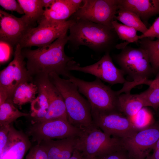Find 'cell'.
Wrapping results in <instances>:
<instances>
[{"mask_svg":"<svg viewBox=\"0 0 159 159\" xmlns=\"http://www.w3.org/2000/svg\"><path fill=\"white\" fill-rule=\"evenodd\" d=\"M68 42L66 33L51 44L32 50L24 48L21 52L26 59V67L32 78L48 76L55 72L68 79L70 74L69 68L76 64L72 57L67 56L64 47Z\"/></svg>","mask_w":159,"mask_h":159,"instance_id":"cell-1","label":"cell"},{"mask_svg":"<svg viewBox=\"0 0 159 159\" xmlns=\"http://www.w3.org/2000/svg\"><path fill=\"white\" fill-rule=\"evenodd\" d=\"M74 20L68 35V42L72 47L77 49L85 46L95 51L106 53L115 48L118 37L113 29L87 20Z\"/></svg>","mask_w":159,"mask_h":159,"instance_id":"cell-2","label":"cell"},{"mask_svg":"<svg viewBox=\"0 0 159 159\" xmlns=\"http://www.w3.org/2000/svg\"><path fill=\"white\" fill-rule=\"evenodd\" d=\"M49 77L63 98L69 122L82 130L95 125L90 104L81 95L76 85L55 72L50 73Z\"/></svg>","mask_w":159,"mask_h":159,"instance_id":"cell-3","label":"cell"},{"mask_svg":"<svg viewBox=\"0 0 159 159\" xmlns=\"http://www.w3.org/2000/svg\"><path fill=\"white\" fill-rule=\"evenodd\" d=\"M113 58L124 74L132 80L129 82L125 87L129 92L135 87L141 84L149 86L152 80L148 79L154 72L150 64L147 51L141 47L134 48L126 46L122 49Z\"/></svg>","mask_w":159,"mask_h":159,"instance_id":"cell-4","label":"cell"},{"mask_svg":"<svg viewBox=\"0 0 159 159\" xmlns=\"http://www.w3.org/2000/svg\"><path fill=\"white\" fill-rule=\"evenodd\" d=\"M122 146L121 139L107 135L95 125L78 136L75 149L87 158L96 159Z\"/></svg>","mask_w":159,"mask_h":159,"instance_id":"cell-5","label":"cell"},{"mask_svg":"<svg viewBox=\"0 0 159 159\" xmlns=\"http://www.w3.org/2000/svg\"><path fill=\"white\" fill-rule=\"evenodd\" d=\"M77 86L80 93L87 99L91 110L100 111L117 110V103L119 95L117 91L113 90L96 78L89 82L77 78L71 74L68 79Z\"/></svg>","mask_w":159,"mask_h":159,"instance_id":"cell-6","label":"cell"},{"mask_svg":"<svg viewBox=\"0 0 159 159\" xmlns=\"http://www.w3.org/2000/svg\"><path fill=\"white\" fill-rule=\"evenodd\" d=\"M74 21V20L70 19L64 22L52 23L40 19L37 26L30 28L27 31L19 44L22 49L47 46L67 33Z\"/></svg>","mask_w":159,"mask_h":159,"instance_id":"cell-7","label":"cell"},{"mask_svg":"<svg viewBox=\"0 0 159 159\" xmlns=\"http://www.w3.org/2000/svg\"><path fill=\"white\" fill-rule=\"evenodd\" d=\"M95 125L107 135L120 139L130 138L137 132L130 119L118 110L100 111L91 110Z\"/></svg>","mask_w":159,"mask_h":159,"instance_id":"cell-8","label":"cell"},{"mask_svg":"<svg viewBox=\"0 0 159 159\" xmlns=\"http://www.w3.org/2000/svg\"><path fill=\"white\" fill-rule=\"evenodd\" d=\"M119 9V0H83L71 19H82L113 29L112 21Z\"/></svg>","mask_w":159,"mask_h":159,"instance_id":"cell-9","label":"cell"},{"mask_svg":"<svg viewBox=\"0 0 159 159\" xmlns=\"http://www.w3.org/2000/svg\"><path fill=\"white\" fill-rule=\"evenodd\" d=\"M83 130L71 124L68 121L57 119L39 122H32L28 128V135L32 142L39 145L48 139H61L79 136Z\"/></svg>","mask_w":159,"mask_h":159,"instance_id":"cell-10","label":"cell"},{"mask_svg":"<svg viewBox=\"0 0 159 159\" xmlns=\"http://www.w3.org/2000/svg\"><path fill=\"white\" fill-rule=\"evenodd\" d=\"M22 49L18 43L16 46L13 59L0 73V90L7 94L12 100L16 87L22 83L33 82L26 67V62L22 54Z\"/></svg>","mask_w":159,"mask_h":159,"instance_id":"cell-11","label":"cell"},{"mask_svg":"<svg viewBox=\"0 0 159 159\" xmlns=\"http://www.w3.org/2000/svg\"><path fill=\"white\" fill-rule=\"evenodd\" d=\"M159 139V124L153 122L132 136L121 139L122 146L133 159H145Z\"/></svg>","mask_w":159,"mask_h":159,"instance_id":"cell-12","label":"cell"},{"mask_svg":"<svg viewBox=\"0 0 159 159\" xmlns=\"http://www.w3.org/2000/svg\"><path fill=\"white\" fill-rule=\"evenodd\" d=\"M69 70L92 74L111 85L124 84L128 82L125 79L122 71L114 64L109 52H106L98 61L94 64L81 67L77 63L71 66Z\"/></svg>","mask_w":159,"mask_h":159,"instance_id":"cell-13","label":"cell"},{"mask_svg":"<svg viewBox=\"0 0 159 159\" xmlns=\"http://www.w3.org/2000/svg\"><path fill=\"white\" fill-rule=\"evenodd\" d=\"M0 41L16 46L31 26L23 16L16 17L0 10Z\"/></svg>","mask_w":159,"mask_h":159,"instance_id":"cell-14","label":"cell"},{"mask_svg":"<svg viewBox=\"0 0 159 159\" xmlns=\"http://www.w3.org/2000/svg\"><path fill=\"white\" fill-rule=\"evenodd\" d=\"M10 124L6 145L0 154V159H23L31 143L28 136Z\"/></svg>","mask_w":159,"mask_h":159,"instance_id":"cell-15","label":"cell"},{"mask_svg":"<svg viewBox=\"0 0 159 159\" xmlns=\"http://www.w3.org/2000/svg\"><path fill=\"white\" fill-rule=\"evenodd\" d=\"M45 82L50 101L48 110L44 118L32 122H43L57 119L68 121L65 105L61 94L50 81L48 77L45 78Z\"/></svg>","mask_w":159,"mask_h":159,"instance_id":"cell-16","label":"cell"},{"mask_svg":"<svg viewBox=\"0 0 159 159\" xmlns=\"http://www.w3.org/2000/svg\"><path fill=\"white\" fill-rule=\"evenodd\" d=\"M78 137L44 140L39 145L46 150L48 159H68L75 150Z\"/></svg>","mask_w":159,"mask_h":159,"instance_id":"cell-17","label":"cell"},{"mask_svg":"<svg viewBox=\"0 0 159 159\" xmlns=\"http://www.w3.org/2000/svg\"><path fill=\"white\" fill-rule=\"evenodd\" d=\"M119 9L130 11L139 16L144 23L159 14L158 0H119Z\"/></svg>","mask_w":159,"mask_h":159,"instance_id":"cell-18","label":"cell"},{"mask_svg":"<svg viewBox=\"0 0 159 159\" xmlns=\"http://www.w3.org/2000/svg\"><path fill=\"white\" fill-rule=\"evenodd\" d=\"M33 82L38 87V96L31 102L30 115L35 121L44 118L48 110L50 101L44 77L36 78Z\"/></svg>","mask_w":159,"mask_h":159,"instance_id":"cell-19","label":"cell"},{"mask_svg":"<svg viewBox=\"0 0 159 159\" xmlns=\"http://www.w3.org/2000/svg\"><path fill=\"white\" fill-rule=\"evenodd\" d=\"M77 11L70 4L68 0H55L49 8L44 9L41 19L52 23L64 22Z\"/></svg>","mask_w":159,"mask_h":159,"instance_id":"cell-20","label":"cell"},{"mask_svg":"<svg viewBox=\"0 0 159 159\" xmlns=\"http://www.w3.org/2000/svg\"><path fill=\"white\" fill-rule=\"evenodd\" d=\"M147 107L140 94H121L117 97V110L130 119L143 107Z\"/></svg>","mask_w":159,"mask_h":159,"instance_id":"cell-21","label":"cell"},{"mask_svg":"<svg viewBox=\"0 0 159 159\" xmlns=\"http://www.w3.org/2000/svg\"><path fill=\"white\" fill-rule=\"evenodd\" d=\"M23 10V16L32 27L42 18L44 12L41 0H18Z\"/></svg>","mask_w":159,"mask_h":159,"instance_id":"cell-22","label":"cell"},{"mask_svg":"<svg viewBox=\"0 0 159 159\" xmlns=\"http://www.w3.org/2000/svg\"><path fill=\"white\" fill-rule=\"evenodd\" d=\"M38 93V87L33 82H25L20 84L15 90L12 98L13 103L21 107L31 102Z\"/></svg>","mask_w":159,"mask_h":159,"instance_id":"cell-23","label":"cell"},{"mask_svg":"<svg viewBox=\"0 0 159 159\" xmlns=\"http://www.w3.org/2000/svg\"><path fill=\"white\" fill-rule=\"evenodd\" d=\"M14 104L12 100L8 99L0 105V127L10 125L21 117L30 115L20 111Z\"/></svg>","mask_w":159,"mask_h":159,"instance_id":"cell-24","label":"cell"},{"mask_svg":"<svg viewBox=\"0 0 159 159\" xmlns=\"http://www.w3.org/2000/svg\"><path fill=\"white\" fill-rule=\"evenodd\" d=\"M113 29L117 34L118 38L125 42L117 44L115 48L117 49H122L130 43L137 42L139 40L137 34V31L135 29L118 22L115 20L112 22Z\"/></svg>","mask_w":159,"mask_h":159,"instance_id":"cell-25","label":"cell"},{"mask_svg":"<svg viewBox=\"0 0 159 159\" xmlns=\"http://www.w3.org/2000/svg\"><path fill=\"white\" fill-rule=\"evenodd\" d=\"M117 15L115 16V20L119 21L127 26L133 28L143 34L148 30L145 25L140 17L130 11L119 9Z\"/></svg>","mask_w":159,"mask_h":159,"instance_id":"cell-26","label":"cell"},{"mask_svg":"<svg viewBox=\"0 0 159 159\" xmlns=\"http://www.w3.org/2000/svg\"><path fill=\"white\" fill-rule=\"evenodd\" d=\"M140 47L146 50L148 55L151 66L154 72L159 71V40L144 38L137 42Z\"/></svg>","mask_w":159,"mask_h":159,"instance_id":"cell-27","label":"cell"},{"mask_svg":"<svg viewBox=\"0 0 159 159\" xmlns=\"http://www.w3.org/2000/svg\"><path fill=\"white\" fill-rule=\"evenodd\" d=\"M146 106L152 107L155 110L159 108V73L148 88L140 94Z\"/></svg>","mask_w":159,"mask_h":159,"instance_id":"cell-28","label":"cell"},{"mask_svg":"<svg viewBox=\"0 0 159 159\" xmlns=\"http://www.w3.org/2000/svg\"><path fill=\"white\" fill-rule=\"evenodd\" d=\"M130 119L135 127L138 131L146 128L153 122L152 115L146 107H143Z\"/></svg>","mask_w":159,"mask_h":159,"instance_id":"cell-29","label":"cell"},{"mask_svg":"<svg viewBox=\"0 0 159 159\" xmlns=\"http://www.w3.org/2000/svg\"><path fill=\"white\" fill-rule=\"evenodd\" d=\"M26 159H48L47 152L43 146L37 144L32 147Z\"/></svg>","mask_w":159,"mask_h":159,"instance_id":"cell-30","label":"cell"},{"mask_svg":"<svg viewBox=\"0 0 159 159\" xmlns=\"http://www.w3.org/2000/svg\"><path fill=\"white\" fill-rule=\"evenodd\" d=\"M131 156L123 147L96 159H130Z\"/></svg>","mask_w":159,"mask_h":159,"instance_id":"cell-31","label":"cell"},{"mask_svg":"<svg viewBox=\"0 0 159 159\" xmlns=\"http://www.w3.org/2000/svg\"><path fill=\"white\" fill-rule=\"evenodd\" d=\"M13 47L9 43L0 41V64L7 62L10 58Z\"/></svg>","mask_w":159,"mask_h":159,"instance_id":"cell-32","label":"cell"},{"mask_svg":"<svg viewBox=\"0 0 159 159\" xmlns=\"http://www.w3.org/2000/svg\"><path fill=\"white\" fill-rule=\"evenodd\" d=\"M0 5L5 10L14 11L20 14H24L18 1L14 0H0Z\"/></svg>","mask_w":159,"mask_h":159,"instance_id":"cell-33","label":"cell"},{"mask_svg":"<svg viewBox=\"0 0 159 159\" xmlns=\"http://www.w3.org/2000/svg\"><path fill=\"white\" fill-rule=\"evenodd\" d=\"M139 39L144 38L155 37L159 40V17L155 20L147 31L139 36Z\"/></svg>","mask_w":159,"mask_h":159,"instance_id":"cell-34","label":"cell"},{"mask_svg":"<svg viewBox=\"0 0 159 159\" xmlns=\"http://www.w3.org/2000/svg\"><path fill=\"white\" fill-rule=\"evenodd\" d=\"M10 125L0 127V153H2L8 140L10 129Z\"/></svg>","mask_w":159,"mask_h":159,"instance_id":"cell-35","label":"cell"},{"mask_svg":"<svg viewBox=\"0 0 159 159\" xmlns=\"http://www.w3.org/2000/svg\"><path fill=\"white\" fill-rule=\"evenodd\" d=\"M153 153L151 156H148L149 159H159V139L153 149Z\"/></svg>","mask_w":159,"mask_h":159,"instance_id":"cell-36","label":"cell"},{"mask_svg":"<svg viewBox=\"0 0 159 159\" xmlns=\"http://www.w3.org/2000/svg\"><path fill=\"white\" fill-rule=\"evenodd\" d=\"M82 154L79 151L75 149L72 156L68 159H85Z\"/></svg>","mask_w":159,"mask_h":159,"instance_id":"cell-37","label":"cell"},{"mask_svg":"<svg viewBox=\"0 0 159 159\" xmlns=\"http://www.w3.org/2000/svg\"><path fill=\"white\" fill-rule=\"evenodd\" d=\"M55 1V0H41L42 6L44 9L49 8Z\"/></svg>","mask_w":159,"mask_h":159,"instance_id":"cell-38","label":"cell"},{"mask_svg":"<svg viewBox=\"0 0 159 159\" xmlns=\"http://www.w3.org/2000/svg\"><path fill=\"white\" fill-rule=\"evenodd\" d=\"M145 159H149L148 157V156Z\"/></svg>","mask_w":159,"mask_h":159,"instance_id":"cell-39","label":"cell"},{"mask_svg":"<svg viewBox=\"0 0 159 159\" xmlns=\"http://www.w3.org/2000/svg\"><path fill=\"white\" fill-rule=\"evenodd\" d=\"M158 2L159 3V0H158Z\"/></svg>","mask_w":159,"mask_h":159,"instance_id":"cell-40","label":"cell"},{"mask_svg":"<svg viewBox=\"0 0 159 159\" xmlns=\"http://www.w3.org/2000/svg\"><path fill=\"white\" fill-rule=\"evenodd\" d=\"M158 73H159V71H158Z\"/></svg>","mask_w":159,"mask_h":159,"instance_id":"cell-41","label":"cell"},{"mask_svg":"<svg viewBox=\"0 0 159 159\" xmlns=\"http://www.w3.org/2000/svg\"><path fill=\"white\" fill-rule=\"evenodd\" d=\"M85 159H88L85 158Z\"/></svg>","mask_w":159,"mask_h":159,"instance_id":"cell-42","label":"cell"}]
</instances>
